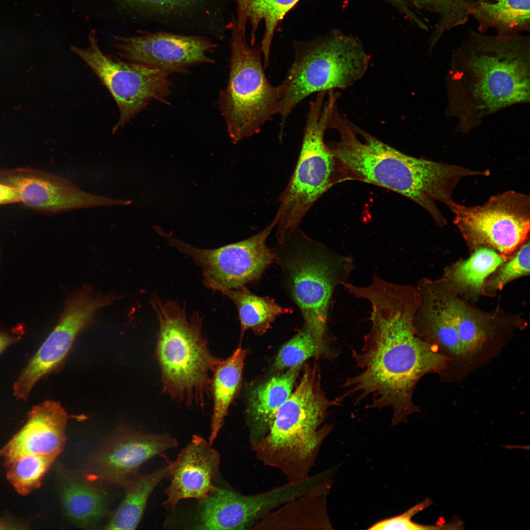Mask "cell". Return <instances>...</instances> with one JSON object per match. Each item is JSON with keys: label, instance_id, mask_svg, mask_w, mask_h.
Wrapping results in <instances>:
<instances>
[{"label": "cell", "instance_id": "obj_20", "mask_svg": "<svg viewBox=\"0 0 530 530\" xmlns=\"http://www.w3.org/2000/svg\"><path fill=\"white\" fill-rule=\"evenodd\" d=\"M419 290L422 291V295L418 293V305L414 321L416 333L449 359V367L440 377L447 382L461 381L468 374L452 317L444 300L440 302L426 284H423Z\"/></svg>", "mask_w": 530, "mask_h": 530}, {"label": "cell", "instance_id": "obj_31", "mask_svg": "<svg viewBox=\"0 0 530 530\" xmlns=\"http://www.w3.org/2000/svg\"><path fill=\"white\" fill-rule=\"evenodd\" d=\"M504 261V258L493 249L479 248L468 260L456 267L454 280L463 287L478 291L485 279Z\"/></svg>", "mask_w": 530, "mask_h": 530}, {"label": "cell", "instance_id": "obj_24", "mask_svg": "<svg viewBox=\"0 0 530 530\" xmlns=\"http://www.w3.org/2000/svg\"><path fill=\"white\" fill-rule=\"evenodd\" d=\"M301 367L289 368L257 386L250 393L246 421L251 449L267 433L277 411L292 394Z\"/></svg>", "mask_w": 530, "mask_h": 530}, {"label": "cell", "instance_id": "obj_15", "mask_svg": "<svg viewBox=\"0 0 530 530\" xmlns=\"http://www.w3.org/2000/svg\"><path fill=\"white\" fill-rule=\"evenodd\" d=\"M114 38L120 57L157 69L167 76L185 74L189 66L214 62L209 55L217 46L204 35L160 31Z\"/></svg>", "mask_w": 530, "mask_h": 530}, {"label": "cell", "instance_id": "obj_7", "mask_svg": "<svg viewBox=\"0 0 530 530\" xmlns=\"http://www.w3.org/2000/svg\"><path fill=\"white\" fill-rule=\"evenodd\" d=\"M317 93L309 103L299 158L292 175L279 199L274 218L276 238L281 242L298 226L315 203L338 183L335 158L324 135L336 99Z\"/></svg>", "mask_w": 530, "mask_h": 530}, {"label": "cell", "instance_id": "obj_35", "mask_svg": "<svg viewBox=\"0 0 530 530\" xmlns=\"http://www.w3.org/2000/svg\"><path fill=\"white\" fill-rule=\"evenodd\" d=\"M428 500H425L398 515L379 521L371 527V530H418L437 529L432 526L424 525L415 523L412 517L429 505Z\"/></svg>", "mask_w": 530, "mask_h": 530}, {"label": "cell", "instance_id": "obj_38", "mask_svg": "<svg viewBox=\"0 0 530 530\" xmlns=\"http://www.w3.org/2000/svg\"></svg>", "mask_w": 530, "mask_h": 530}, {"label": "cell", "instance_id": "obj_30", "mask_svg": "<svg viewBox=\"0 0 530 530\" xmlns=\"http://www.w3.org/2000/svg\"><path fill=\"white\" fill-rule=\"evenodd\" d=\"M417 8L436 13L439 19L431 35L429 52L447 31L464 25L470 17L469 9L474 0H411Z\"/></svg>", "mask_w": 530, "mask_h": 530}, {"label": "cell", "instance_id": "obj_2", "mask_svg": "<svg viewBox=\"0 0 530 530\" xmlns=\"http://www.w3.org/2000/svg\"><path fill=\"white\" fill-rule=\"evenodd\" d=\"M446 88V114L464 133L502 109L529 103L530 36L471 29L452 51Z\"/></svg>", "mask_w": 530, "mask_h": 530}, {"label": "cell", "instance_id": "obj_27", "mask_svg": "<svg viewBox=\"0 0 530 530\" xmlns=\"http://www.w3.org/2000/svg\"><path fill=\"white\" fill-rule=\"evenodd\" d=\"M246 355L247 350L238 347L230 357L220 359L213 369L211 382L213 410L208 442L210 446L222 428L239 389Z\"/></svg>", "mask_w": 530, "mask_h": 530}, {"label": "cell", "instance_id": "obj_32", "mask_svg": "<svg viewBox=\"0 0 530 530\" xmlns=\"http://www.w3.org/2000/svg\"><path fill=\"white\" fill-rule=\"evenodd\" d=\"M55 458L31 455L21 457L7 466L6 476L19 494L26 495L39 487Z\"/></svg>", "mask_w": 530, "mask_h": 530}, {"label": "cell", "instance_id": "obj_36", "mask_svg": "<svg viewBox=\"0 0 530 530\" xmlns=\"http://www.w3.org/2000/svg\"><path fill=\"white\" fill-rule=\"evenodd\" d=\"M20 202L16 190L5 184L0 182V206Z\"/></svg>", "mask_w": 530, "mask_h": 530}, {"label": "cell", "instance_id": "obj_16", "mask_svg": "<svg viewBox=\"0 0 530 530\" xmlns=\"http://www.w3.org/2000/svg\"><path fill=\"white\" fill-rule=\"evenodd\" d=\"M0 182L14 188L26 206L47 213L130 203L86 192L64 178L40 171L6 173L0 176Z\"/></svg>", "mask_w": 530, "mask_h": 530}, {"label": "cell", "instance_id": "obj_14", "mask_svg": "<svg viewBox=\"0 0 530 530\" xmlns=\"http://www.w3.org/2000/svg\"><path fill=\"white\" fill-rule=\"evenodd\" d=\"M177 446V440L169 434H147L121 426L106 439L84 472L93 480L125 489L143 463Z\"/></svg>", "mask_w": 530, "mask_h": 530}, {"label": "cell", "instance_id": "obj_37", "mask_svg": "<svg viewBox=\"0 0 530 530\" xmlns=\"http://www.w3.org/2000/svg\"><path fill=\"white\" fill-rule=\"evenodd\" d=\"M5 332L0 331V354L19 338Z\"/></svg>", "mask_w": 530, "mask_h": 530}, {"label": "cell", "instance_id": "obj_23", "mask_svg": "<svg viewBox=\"0 0 530 530\" xmlns=\"http://www.w3.org/2000/svg\"><path fill=\"white\" fill-rule=\"evenodd\" d=\"M444 301L454 322L469 374L497 356L506 342L497 336L493 326L462 303Z\"/></svg>", "mask_w": 530, "mask_h": 530}, {"label": "cell", "instance_id": "obj_18", "mask_svg": "<svg viewBox=\"0 0 530 530\" xmlns=\"http://www.w3.org/2000/svg\"><path fill=\"white\" fill-rule=\"evenodd\" d=\"M220 454L200 436L194 435L173 462L169 461L171 477L163 504L174 511L179 502L195 499L199 503L215 488Z\"/></svg>", "mask_w": 530, "mask_h": 530}, {"label": "cell", "instance_id": "obj_26", "mask_svg": "<svg viewBox=\"0 0 530 530\" xmlns=\"http://www.w3.org/2000/svg\"><path fill=\"white\" fill-rule=\"evenodd\" d=\"M469 13L481 33L494 29L497 35L509 36L530 30V0H475Z\"/></svg>", "mask_w": 530, "mask_h": 530}, {"label": "cell", "instance_id": "obj_1", "mask_svg": "<svg viewBox=\"0 0 530 530\" xmlns=\"http://www.w3.org/2000/svg\"><path fill=\"white\" fill-rule=\"evenodd\" d=\"M351 294L370 303L371 326L361 349L352 350L361 371L346 379L342 386L344 391L336 399L341 403L351 398L359 404L369 397L367 408L389 407L393 426L405 423L420 411L413 399L420 380L429 373L442 374L449 360L416 333L418 294L415 288L374 274L369 285L354 286Z\"/></svg>", "mask_w": 530, "mask_h": 530}, {"label": "cell", "instance_id": "obj_12", "mask_svg": "<svg viewBox=\"0 0 530 530\" xmlns=\"http://www.w3.org/2000/svg\"><path fill=\"white\" fill-rule=\"evenodd\" d=\"M274 227L273 219L265 229L249 238L213 249L195 248L162 229L159 230V234L170 245L190 257L200 267L206 287L223 293L258 279L272 263L275 256L266 242Z\"/></svg>", "mask_w": 530, "mask_h": 530}, {"label": "cell", "instance_id": "obj_22", "mask_svg": "<svg viewBox=\"0 0 530 530\" xmlns=\"http://www.w3.org/2000/svg\"><path fill=\"white\" fill-rule=\"evenodd\" d=\"M331 484L287 501L266 514L252 530L332 529L327 508Z\"/></svg>", "mask_w": 530, "mask_h": 530}, {"label": "cell", "instance_id": "obj_5", "mask_svg": "<svg viewBox=\"0 0 530 530\" xmlns=\"http://www.w3.org/2000/svg\"><path fill=\"white\" fill-rule=\"evenodd\" d=\"M159 323L156 355L163 392L187 405H203L210 397V375L220 361L211 352L202 333V318H188L176 301L151 299Z\"/></svg>", "mask_w": 530, "mask_h": 530}, {"label": "cell", "instance_id": "obj_33", "mask_svg": "<svg viewBox=\"0 0 530 530\" xmlns=\"http://www.w3.org/2000/svg\"><path fill=\"white\" fill-rule=\"evenodd\" d=\"M313 356H317L316 346L311 332L305 326L281 347L274 367L279 370L296 367Z\"/></svg>", "mask_w": 530, "mask_h": 530}, {"label": "cell", "instance_id": "obj_10", "mask_svg": "<svg viewBox=\"0 0 530 530\" xmlns=\"http://www.w3.org/2000/svg\"><path fill=\"white\" fill-rule=\"evenodd\" d=\"M95 33V30L90 32L87 47L72 45L71 50L94 71L115 100L120 117L113 132L134 118L149 102L168 103L166 100L170 94L168 76L157 69L104 53Z\"/></svg>", "mask_w": 530, "mask_h": 530}, {"label": "cell", "instance_id": "obj_6", "mask_svg": "<svg viewBox=\"0 0 530 530\" xmlns=\"http://www.w3.org/2000/svg\"><path fill=\"white\" fill-rule=\"evenodd\" d=\"M369 60L357 39L342 33L296 44L293 61L280 84L281 126L308 96L352 85L365 75Z\"/></svg>", "mask_w": 530, "mask_h": 530}, {"label": "cell", "instance_id": "obj_11", "mask_svg": "<svg viewBox=\"0 0 530 530\" xmlns=\"http://www.w3.org/2000/svg\"><path fill=\"white\" fill-rule=\"evenodd\" d=\"M450 211L468 242L493 247L503 257L523 243L529 233L530 197L514 190L492 196L480 205L456 203Z\"/></svg>", "mask_w": 530, "mask_h": 530}, {"label": "cell", "instance_id": "obj_17", "mask_svg": "<svg viewBox=\"0 0 530 530\" xmlns=\"http://www.w3.org/2000/svg\"><path fill=\"white\" fill-rule=\"evenodd\" d=\"M287 493L282 486L246 495L230 487L216 486L200 502L193 529L252 530L263 517L285 503Z\"/></svg>", "mask_w": 530, "mask_h": 530}, {"label": "cell", "instance_id": "obj_28", "mask_svg": "<svg viewBox=\"0 0 530 530\" xmlns=\"http://www.w3.org/2000/svg\"><path fill=\"white\" fill-rule=\"evenodd\" d=\"M169 475V460L151 473L138 474L125 488L124 499L111 515L104 529L114 530L136 529L142 518L152 492Z\"/></svg>", "mask_w": 530, "mask_h": 530}, {"label": "cell", "instance_id": "obj_3", "mask_svg": "<svg viewBox=\"0 0 530 530\" xmlns=\"http://www.w3.org/2000/svg\"><path fill=\"white\" fill-rule=\"evenodd\" d=\"M331 128L340 135L329 146L336 159L338 182L360 181L405 196L425 209L439 226L447 219L437 206L450 211L456 203L453 194L460 181L484 176L483 170L407 155L364 131L336 118Z\"/></svg>", "mask_w": 530, "mask_h": 530}, {"label": "cell", "instance_id": "obj_8", "mask_svg": "<svg viewBox=\"0 0 530 530\" xmlns=\"http://www.w3.org/2000/svg\"><path fill=\"white\" fill-rule=\"evenodd\" d=\"M229 80L220 90L218 106L231 141L236 144L258 133L279 111L281 88L272 85L264 70L260 47L247 41L233 20Z\"/></svg>", "mask_w": 530, "mask_h": 530}, {"label": "cell", "instance_id": "obj_25", "mask_svg": "<svg viewBox=\"0 0 530 530\" xmlns=\"http://www.w3.org/2000/svg\"><path fill=\"white\" fill-rule=\"evenodd\" d=\"M299 0H236L237 26L244 33L247 26L250 27L251 45L254 46L256 31L260 24H264V33L260 47L265 68L269 64L272 42L278 24Z\"/></svg>", "mask_w": 530, "mask_h": 530}, {"label": "cell", "instance_id": "obj_13", "mask_svg": "<svg viewBox=\"0 0 530 530\" xmlns=\"http://www.w3.org/2000/svg\"><path fill=\"white\" fill-rule=\"evenodd\" d=\"M118 299L114 294H95L87 285L73 292L57 324L14 384V395L26 400L34 385L62 364L77 337L93 321L97 311Z\"/></svg>", "mask_w": 530, "mask_h": 530}, {"label": "cell", "instance_id": "obj_34", "mask_svg": "<svg viewBox=\"0 0 530 530\" xmlns=\"http://www.w3.org/2000/svg\"><path fill=\"white\" fill-rule=\"evenodd\" d=\"M530 242L528 240L514 258L505 264L496 277L493 287L502 289L509 282L530 273Z\"/></svg>", "mask_w": 530, "mask_h": 530}, {"label": "cell", "instance_id": "obj_29", "mask_svg": "<svg viewBox=\"0 0 530 530\" xmlns=\"http://www.w3.org/2000/svg\"><path fill=\"white\" fill-rule=\"evenodd\" d=\"M237 308L241 335L251 329L255 334L263 335L271 327L279 316L290 312V309L277 304L274 299L252 293L245 286L226 291L223 293Z\"/></svg>", "mask_w": 530, "mask_h": 530}, {"label": "cell", "instance_id": "obj_4", "mask_svg": "<svg viewBox=\"0 0 530 530\" xmlns=\"http://www.w3.org/2000/svg\"><path fill=\"white\" fill-rule=\"evenodd\" d=\"M338 404L336 399H329L321 388L317 366H306L294 392L252 450L264 465L281 471L289 482L307 478L333 429L332 425H322L328 409Z\"/></svg>", "mask_w": 530, "mask_h": 530}, {"label": "cell", "instance_id": "obj_9", "mask_svg": "<svg viewBox=\"0 0 530 530\" xmlns=\"http://www.w3.org/2000/svg\"><path fill=\"white\" fill-rule=\"evenodd\" d=\"M303 239L282 264L291 295L312 334L318 357L330 353L326 330L332 296L337 286L347 281L354 265L350 256L332 251L305 236Z\"/></svg>", "mask_w": 530, "mask_h": 530}, {"label": "cell", "instance_id": "obj_21", "mask_svg": "<svg viewBox=\"0 0 530 530\" xmlns=\"http://www.w3.org/2000/svg\"><path fill=\"white\" fill-rule=\"evenodd\" d=\"M58 475L61 499L68 518L79 527L94 528L107 512L106 492L84 472L61 467Z\"/></svg>", "mask_w": 530, "mask_h": 530}, {"label": "cell", "instance_id": "obj_19", "mask_svg": "<svg viewBox=\"0 0 530 530\" xmlns=\"http://www.w3.org/2000/svg\"><path fill=\"white\" fill-rule=\"evenodd\" d=\"M69 417L60 403L46 400L34 406L23 427L0 450L7 467L17 459L31 455L56 458L66 441Z\"/></svg>", "mask_w": 530, "mask_h": 530}]
</instances>
